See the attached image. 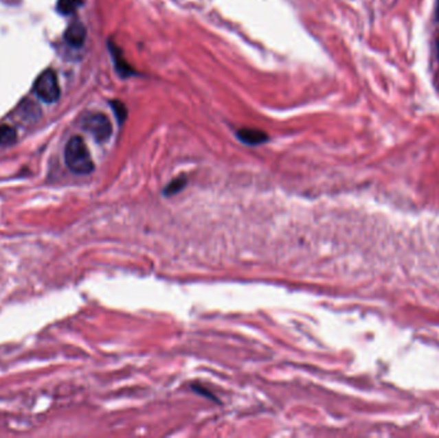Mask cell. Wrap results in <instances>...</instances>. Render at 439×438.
<instances>
[{
  "mask_svg": "<svg viewBox=\"0 0 439 438\" xmlns=\"http://www.w3.org/2000/svg\"><path fill=\"white\" fill-rule=\"evenodd\" d=\"M437 17H438V20H439V0H438V7H437Z\"/></svg>",
  "mask_w": 439,
  "mask_h": 438,
  "instance_id": "obj_11",
  "label": "cell"
},
{
  "mask_svg": "<svg viewBox=\"0 0 439 438\" xmlns=\"http://www.w3.org/2000/svg\"><path fill=\"white\" fill-rule=\"evenodd\" d=\"M85 39H87V29L81 22H74L72 25H69V29L65 32V40L72 48L82 47Z\"/></svg>",
  "mask_w": 439,
  "mask_h": 438,
  "instance_id": "obj_4",
  "label": "cell"
},
{
  "mask_svg": "<svg viewBox=\"0 0 439 438\" xmlns=\"http://www.w3.org/2000/svg\"><path fill=\"white\" fill-rule=\"evenodd\" d=\"M65 161L67 168L78 175H88L94 170V162L88 147L80 137H74L69 140L65 150Z\"/></svg>",
  "mask_w": 439,
  "mask_h": 438,
  "instance_id": "obj_1",
  "label": "cell"
},
{
  "mask_svg": "<svg viewBox=\"0 0 439 438\" xmlns=\"http://www.w3.org/2000/svg\"><path fill=\"white\" fill-rule=\"evenodd\" d=\"M238 138L248 146H258L267 141L269 138L264 131L254 129H242L238 131Z\"/></svg>",
  "mask_w": 439,
  "mask_h": 438,
  "instance_id": "obj_5",
  "label": "cell"
},
{
  "mask_svg": "<svg viewBox=\"0 0 439 438\" xmlns=\"http://www.w3.org/2000/svg\"><path fill=\"white\" fill-rule=\"evenodd\" d=\"M112 108L115 111L120 124H122L127 117V110L126 107L124 106V103H121V102H112Z\"/></svg>",
  "mask_w": 439,
  "mask_h": 438,
  "instance_id": "obj_10",
  "label": "cell"
},
{
  "mask_svg": "<svg viewBox=\"0 0 439 438\" xmlns=\"http://www.w3.org/2000/svg\"><path fill=\"white\" fill-rule=\"evenodd\" d=\"M34 90L40 100H44L45 103L57 102L60 95V89H59L58 79L54 71H44L35 81Z\"/></svg>",
  "mask_w": 439,
  "mask_h": 438,
  "instance_id": "obj_2",
  "label": "cell"
},
{
  "mask_svg": "<svg viewBox=\"0 0 439 438\" xmlns=\"http://www.w3.org/2000/svg\"><path fill=\"white\" fill-rule=\"evenodd\" d=\"M438 53H439V40H438Z\"/></svg>",
  "mask_w": 439,
  "mask_h": 438,
  "instance_id": "obj_12",
  "label": "cell"
},
{
  "mask_svg": "<svg viewBox=\"0 0 439 438\" xmlns=\"http://www.w3.org/2000/svg\"><path fill=\"white\" fill-rule=\"evenodd\" d=\"M17 140V131L10 125L0 126V146L7 147Z\"/></svg>",
  "mask_w": 439,
  "mask_h": 438,
  "instance_id": "obj_6",
  "label": "cell"
},
{
  "mask_svg": "<svg viewBox=\"0 0 439 438\" xmlns=\"http://www.w3.org/2000/svg\"><path fill=\"white\" fill-rule=\"evenodd\" d=\"M186 185V179L184 176L181 178H176L172 180L166 188H165V196H174L176 193H179L180 190L184 189V187Z\"/></svg>",
  "mask_w": 439,
  "mask_h": 438,
  "instance_id": "obj_9",
  "label": "cell"
},
{
  "mask_svg": "<svg viewBox=\"0 0 439 438\" xmlns=\"http://www.w3.org/2000/svg\"><path fill=\"white\" fill-rule=\"evenodd\" d=\"M82 126L84 129L90 132L94 139L103 143L109 139V137L112 135V125L111 121L108 119L107 116H104L103 113H91L88 115L84 121H82Z\"/></svg>",
  "mask_w": 439,
  "mask_h": 438,
  "instance_id": "obj_3",
  "label": "cell"
},
{
  "mask_svg": "<svg viewBox=\"0 0 439 438\" xmlns=\"http://www.w3.org/2000/svg\"><path fill=\"white\" fill-rule=\"evenodd\" d=\"M81 4H82V0H58L57 8L59 13L62 14H71L78 10Z\"/></svg>",
  "mask_w": 439,
  "mask_h": 438,
  "instance_id": "obj_8",
  "label": "cell"
},
{
  "mask_svg": "<svg viewBox=\"0 0 439 438\" xmlns=\"http://www.w3.org/2000/svg\"><path fill=\"white\" fill-rule=\"evenodd\" d=\"M111 51H112L113 60H115V63H116V69H117L118 72H120V75H122V76H130V75H133V70L130 69V66L127 65L125 60L121 58L120 50H118L117 48H115V47H111Z\"/></svg>",
  "mask_w": 439,
  "mask_h": 438,
  "instance_id": "obj_7",
  "label": "cell"
}]
</instances>
